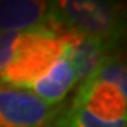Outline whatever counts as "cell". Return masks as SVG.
Returning <instances> with one entry per match:
<instances>
[{
	"mask_svg": "<svg viewBox=\"0 0 127 127\" xmlns=\"http://www.w3.org/2000/svg\"><path fill=\"white\" fill-rule=\"evenodd\" d=\"M45 27L64 35H81L119 45L124 34L122 6L110 1L65 0L50 4Z\"/></svg>",
	"mask_w": 127,
	"mask_h": 127,
	"instance_id": "6da1fadb",
	"label": "cell"
},
{
	"mask_svg": "<svg viewBox=\"0 0 127 127\" xmlns=\"http://www.w3.org/2000/svg\"><path fill=\"white\" fill-rule=\"evenodd\" d=\"M64 50L65 41L45 26L18 32L10 64L0 79V86L30 89L62 57Z\"/></svg>",
	"mask_w": 127,
	"mask_h": 127,
	"instance_id": "7a4b0ae2",
	"label": "cell"
},
{
	"mask_svg": "<svg viewBox=\"0 0 127 127\" xmlns=\"http://www.w3.org/2000/svg\"><path fill=\"white\" fill-rule=\"evenodd\" d=\"M62 109L28 91L0 88V127H50Z\"/></svg>",
	"mask_w": 127,
	"mask_h": 127,
	"instance_id": "3957f363",
	"label": "cell"
},
{
	"mask_svg": "<svg viewBox=\"0 0 127 127\" xmlns=\"http://www.w3.org/2000/svg\"><path fill=\"white\" fill-rule=\"evenodd\" d=\"M71 104L85 107L103 122L127 120V91L113 83L86 78Z\"/></svg>",
	"mask_w": 127,
	"mask_h": 127,
	"instance_id": "277c9868",
	"label": "cell"
},
{
	"mask_svg": "<svg viewBox=\"0 0 127 127\" xmlns=\"http://www.w3.org/2000/svg\"><path fill=\"white\" fill-rule=\"evenodd\" d=\"M65 50L62 57L72 65L76 83L83 82L104 59L119 52V45L102 40L81 35H64Z\"/></svg>",
	"mask_w": 127,
	"mask_h": 127,
	"instance_id": "5b68a950",
	"label": "cell"
},
{
	"mask_svg": "<svg viewBox=\"0 0 127 127\" xmlns=\"http://www.w3.org/2000/svg\"><path fill=\"white\" fill-rule=\"evenodd\" d=\"M50 4L40 0H0V32H21L44 26Z\"/></svg>",
	"mask_w": 127,
	"mask_h": 127,
	"instance_id": "8992f818",
	"label": "cell"
},
{
	"mask_svg": "<svg viewBox=\"0 0 127 127\" xmlns=\"http://www.w3.org/2000/svg\"><path fill=\"white\" fill-rule=\"evenodd\" d=\"M75 83L76 79L72 65L65 57H61L42 76L32 83L30 89H32V95L42 102L51 106H58Z\"/></svg>",
	"mask_w": 127,
	"mask_h": 127,
	"instance_id": "52a82bcc",
	"label": "cell"
},
{
	"mask_svg": "<svg viewBox=\"0 0 127 127\" xmlns=\"http://www.w3.org/2000/svg\"><path fill=\"white\" fill-rule=\"evenodd\" d=\"M18 32H0V79L13 55V44ZM1 88V86H0Z\"/></svg>",
	"mask_w": 127,
	"mask_h": 127,
	"instance_id": "ba28073f",
	"label": "cell"
}]
</instances>
